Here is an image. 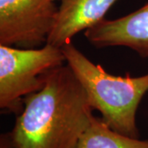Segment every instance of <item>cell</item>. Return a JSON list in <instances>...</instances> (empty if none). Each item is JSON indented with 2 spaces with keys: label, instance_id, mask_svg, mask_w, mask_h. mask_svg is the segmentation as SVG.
<instances>
[{
  "label": "cell",
  "instance_id": "3",
  "mask_svg": "<svg viewBox=\"0 0 148 148\" xmlns=\"http://www.w3.org/2000/svg\"><path fill=\"white\" fill-rule=\"evenodd\" d=\"M66 63L62 47L24 49L0 45V108L21 114L24 98L40 90L48 74Z\"/></svg>",
  "mask_w": 148,
  "mask_h": 148
},
{
  "label": "cell",
  "instance_id": "6",
  "mask_svg": "<svg viewBox=\"0 0 148 148\" xmlns=\"http://www.w3.org/2000/svg\"><path fill=\"white\" fill-rule=\"evenodd\" d=\"M117 0H59L56 21L47 43L62 47L77 34L96 25Z\"/></svg>",
  "mask_w": 148,
  "mask_h": 148
},
{
  "label": "cell",
  "instance_id": "1",
  "mask_svg": "<svg viewBox=\"0 0 148 148\" xmlns=\"http://www.w3.org/2000/svg\"><path fill=\"white\" fill-rule=\"evenodd\" d=\"M92 110L83 86L68 64L49 72L42 88L24 98L11 133L13 148H74Z\"/></svg>",
  "mask_w": 148,
  "mask_h": 148
},
{
  "label": "cell",
  "instance_id": "2",
  "mask_svg": "<svg viewBox=\"0 0 148 148\" xmlns=\"http://www.w3.org/2000/svg\"><path fill=\"white\" fill-rule=\"evenodd\" d=\"M66 64L83 86L93 110L114 131L138 138L136 114L143 96L148 92V73L138 77L106 73L71 42L62 46Z\"/></svg>",
  "mask_w": 148,
  "mask_h": 148
},
{
  "label": "cell",
  "instance_id": "4",
  "mask_svg": "<svg viewBox=\"0 0 148 148\" xmlns=\"http://www.w3.org/2000/svg\"><path fill=\"white\" fill-rule=\"evenodd\" d=\"M59 0H0V45L33 49L45 45Z\"/></svg>",
  "mask_w": 148,
  "mask_h": 148
},
{
  "label": "cell",
  "instance_id": "8",
  "mask_svg": "<svg viewBox=\"0 0 148 148\" xmlns=\"http://www.w3.org/2000/svg\"><path fill=\"white\" fill-rule=\"evenodd\" d=\"M1 148H9V147H8L5 143H2V144H1Z\"/></svg>",
  "mask_w": 148,
  "mask_h": 148
},
{
  "label": "cell",
  "instance_id": "7",
  "mask_svg": "<svg viewBox=\"0 0 148 148\" xmlns=\"http://www.w3.org/2000/svg\"><path fill=\"white\" fill-rule=\"evenodd\" d=\"M74 148H148V140L119 133L102 119L92 115Z\"/></svg>",
  "mask_w": 148,
  "mask_h": 148
},
{
  "label": "cell",
  "instance_id": "5",
  "mask_svg": "<svg viewBox=\"0 0 148 148\" xmlns=\"http://www.w3.org/2000/svg\"><path fill=\"white\" fill-rule=\"evenodd\" d=\"M84 34L96 48L123 46L148 58V3L114 20L103 19Z\"/></svg>",
  "mask_w": 148,
  "mask_h": 148
}]
</instances>
